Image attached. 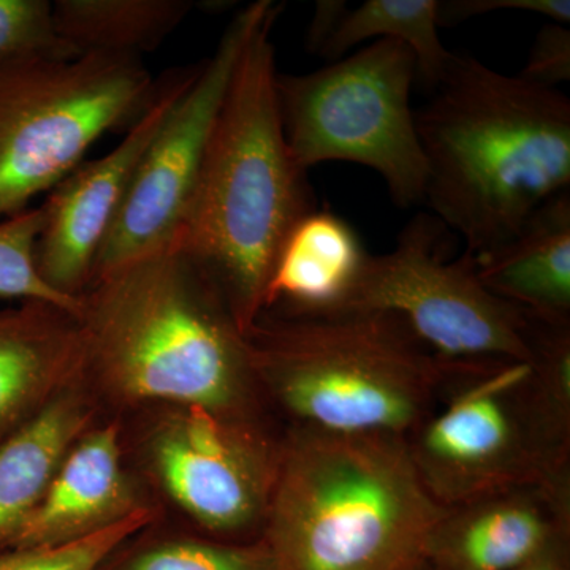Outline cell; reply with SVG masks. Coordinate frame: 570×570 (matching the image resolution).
Returning <instances> with one entry per match:
<instances>
[{
  "label": "cell",
  "mask_w": 570,
  "mask_h": 570,
  "mask_svg": "<svg viewBox=\"0 0 570 570\" xmlns=\"http://www.w3.org/2000/svg\"><path fill=\"white\" fill-rule=\"evenodd\" d=\"M197 69L178 71L157 85L153 102L122 140L99 159L78 165L41 205L37 268L59 294L78 298L91 283L97 255L126 200L142 154Z\"/></svg>",
  "instance_id": "cell-12"
},
{
  "label": "cell",
  "mask_w": 570,
  "mask_h": 570,
  "mask_svg": "<svg viewBox=\"0 0 570 570\" xmlns=\"http://www.w3.org/2000/svg\"><path fill=\"white\" fill-rule=\"evenodd\" d=\"M281 10L273 2L247 37L174 243L213 277L243 333L264 313L285 236L317 208L277 104L272 33Z\"/></svg>",
  "instance_id": "cell-3"
},
{
  "label": "cell",
  "mask_w": 570,
  "mask_h": 570,
  "mask_svg": "<svg viewBox=\"0 0 570 570\" xmlns=\"http://www.w3.org/2000/svg\"><path fill=\"white\" fill-rule=\"evenodd\" d=\"M346 7L347 3L340 2V0H336V2L335 0H330V2L324 0V2L316 3L313 21H311L309 29H307L306 45L309 51H321Z\"/></svg>",
  "instance_id": "cell-27"
},
{
  "label": "cell",
  "mask_w": 570,
  "mask_h": 570,
  "mask_svg": "<svg viewBox=\"0 0 570 570\" xmlns=\"http://www.w3.org/2000/svg\"><path fill=\"white\" fill-rule=\"evenodd\" d=\"M434 91L415 111L425 202L466 253H489L570 189L569 97L459 55Z\"/></svg>",
  "instance_id": "cell-2"
},
{
  "label": "cell",
  "mask_w": 570,
  "mask_h": 570,
  "mask_svg": "<svg viewBox=\"0 0 570 570\" xmlns=\"http://www.w3.org/2000/svg\"><path fill=\"white\" fill-rule=\"evenodd\" d=\"M439 0H366L346 7L317 55L335 62L367 40H396L417 59V78L436 89L455 55L439 37Z\"/></svg>",
  "instance_id": "cell-20"
},
{
  "label": "cell",
  "mask_w": 570,
  "mask_h": 570,
  "mask_svg": "<svg viewBox=\"0 0 570 570\" xmlns=\"http://www.w3.org/2000/svg\"><path fill=\"white\" fill-rule=\"evenodd\" d=\"M148 509L157 510L127 464L118 419L102 417L71 445L11 550L69 546Z\"/></svg>",
  "instance_id": "cell-14"
},
{
  "label": "cell",
  "mask_w": 570,
  "mask_h": 570,
  "mask_svg": "<svg viewBox=\"0 0 570 570\" xmlns=\"http://www.w3.org/2000/svg\"><path fill=\"white\" fill-rule=\"evenodd\" d=\"M569 543L562 539L512 570H569Z\"/></svg>",
  "instance_id": "cell-28"
},
{
  "label": "cell",
  "mask_w": 570,
  "mask_h": 570,
  "mask_svg": "<svg viewBox=\"0 0 570 570\" xmlns=\"http://www.w3.org/2000/svg\"><path fill=\"white\" fill-rule=\"evenodd\" d=\"M28 56L75 58L56 31L52 2L0 0V66Z\"/></svg>",
  "instance_id": "cell-24"
},
{
  "label": "cell",
  "mask_w": 570,
  "mask_h": 570,
  "mask_svg": "<svg viewBox=\"0 0 570 570\" xmlns=\"http://www.w3.org/2000/svg\"><path fill=\"white\" fill-rule=\"evenodd\" d=\"M562 539H570V479L444 508L422 561L430 570H512Z\"/></svg>",
  "instance_id": "cell-13"
},
{
  "label": "cell",
  "mask_w": 570,
  "mask_h": 570,
  "mask_svg": "<svg viewBox=\"0 0 570 570\" xmlns=\"http://www.w3.org/2000/svg\"><path fill=\"white\" fill-rule=\"evenodd\" d=\"M450 238L436 216L415 214L392 250L367 255L341 307L397 314L448 362H527L532 356L527 313L482 284L475 255L450 257Z\"/></svg>",
  "instance_id": "cell-10"
},
{
  "label": "cell",
  "mask_w": 570,
  "mask_h": 570,
  "mask_svg": "<svg viewBox=\"0 0 570 570\" xmlns=\"http://www.w3.org/2000/svg\"><path fill=\"white\" fill-rule=\"evenodd\" d=\"M78 298L80 382L102 417L154 404H194L279 425L265 406L246 335L227 299L179 247L96 277Z\"/></svg>",
  "instance_id": "cell-1"
},
{
  "label": "cell",
  "mask_w": 570,
  "mask_h": 570,
  "mask_svg": "<svg viewBox=\"0 0 570 570\" xmlns=\"http://www.w3.org/2000/svg\"><path fill=\"white\" fill-rule=\"evenodd\" d=\"M97 570H279L264 540L228 542L163 520L121 543Z\"/></svg>",
  "instance_id": "cell-21"
},
{
  "label": "cell",
  "mask_w": 570,
  "mask_h": 570,
  "mask_svg": "<svg viewBox=\"0 0 570 570\" xmlns=\"http://www.w3.org/2000/svg\"><path fill=\"white\" fill-rule=\"evenodd\" d=\"M118 419L127 464L159 510L228 542L262 539L283 426L194 404H154Z\"/></svg>",
  "instance_id": "cell-7"
},
{
  "label": "cell",
  "mask_w": 570,
  "mask_h": 570,
  "mask_svg": "<svg viewBox=\"0 0 570 570\" xmlns=\"http://www.w3.org/2000/svg\"><path fill=\"white\" fill-rule=\"evenodd\" d=\"M528 321L530 360L448 362L436 409L406 438L442 508L570 479V322Z\"/></svg>",
  "instance_id": "cell-6"
},
{
  "label": "cell",
  "mask_w": 570,
  "mask_h": 570,
  "mask_svg": "<svg viewBox=\"0 0 570 570\" xmlns=\"http://www.w3.org/2000/svg\"><path fill=\"white\" fill-rule=\"evenodd\" d=\"M281 426L407 438L436 409L448 360L384 311H264L245 333Z\"/></svg>",
  "instance_id": "cell-4"
},
{
  "label": "cell",
  "mask_w": 570,
  "mask_h": 570,
  "mask_svg": "<svg viewBox=\"0 0 570 570\" xmlns=\"http://www.w3.org/2000/svg\"><path fill=\"white\" fill-rule=\"evenodd\" d=\"M494 11H524L549 18L550 22L558 24L570 22L569 0H445L439 2V26L459 24Z\"/></svg>",
  "instance_id": "cell-26"
},
{
  "label": "cell",
  "mask_w": 570,
  "mask_h": 570,
  "mask_svg": "<svg viewBox=\"0 0 570 570\" xmlns=\"http://www.w3.org/2000/svg\"><path fill=\"white\" fill-rule=\"evenodd\" d=\"M190 0H56V31L75 55L137 58L193 13Z\"/></svg>",
  "instance_id": "cell-19"
},
{
  "label": "cell",
  "mask_w": 570,
  "mask_h": 570,
  "mask_svg": "<svg viewBox=\"0 0 570 570\" xmlns=\"http://www.w3.org/2000/svg\"><path fill=\"white\" fill-rule=\"evenodd\" d=\"M41 225V206L0 220V298L50 303L77 314L80 298L59 294L45 283L37 268L36 246Z\"/></svg>",
  "instance_id": "cell-22"
},
{
  "label": "cell",
  "mask_w": 570,
  "mask_h": 570,
  "mask_svg": "<svg viewBox=\"0 0 570 570\" xmlns=\"http://www.w3.org/2000/svg\"><path fill=\"white\" fill-rule=\"evenodd\" d=\"M442 512L406 438L285 426L262 540L279 570H404Z\"/></svg>",
  "instance_id": "cell-5"
},
{
  "label": "cell",
  "mask_w": 570,
  "mask_h": 570,
  "mask_svg": "<svg viewBox=\"0 0 570 570\" xmlns=\"http://www.w3.org/2000/svg\"><path fill=\"white\" fill-rule=\"evenodd\" d=\"M482 284L532 317L570 322V189L543 202L512 238L475 255Z\"/></svg>",
  "instance_id": "cell-16"
},
{
  "label": "cell",
  "mask_w": 570,
  "mask_h": 570,
  "mask_svg": "<svg viewBox=\"0 0 570 570\" xmlns=\"http://www.w3.org/2000/svg\"><path fill=\"white\" fill-rule=\"evenodd\" d=\"M140 59L28 56L0 66V220L31 208L156 96Z\"/></svg>",
  "instance_id": "cell-8"
},
{
  "label": "cell",
  "mask_w": 570,
  "mask_h": 570,
  "mask_svg": "<svg viewBox=\"0 0 570 570\" xmlns=\"http://www.w3.org/2000/svg\"><path fill=\"white\" fill-rule=\"evenodd\" d=\"M404 570H430V569L426 568L425 562L420 560V561L415 562V564L409 566V568H406Z\"/></svg>",
  "instance_id": "cell-29"
},
{
  "label": "cell",
  "mask_w": 570,
  "mask_h": 570,
  "mask_svg": "<svg viewBox=\"0 0 570 570\" xmlns=\"http://www.w3.org/2000/svg\"><path fill=\"white\" fill-rule=\"evenodd\" d=\"M157 520V510H141L110 530L69 546L7 550L0 553V570H97L121 543Z\"/></svg>",
  "instance_id": "cell-23"
},
{
  "label": "cell",
  "mask_w": 570,
  "mask_h": 570,
  "mask_svg": "<svg viewBox=\"0 0 570 570\" xmlns=\"http://www.w3.org/2000/svg\"><path fill=\"white\" fill-rule=\"evenodd\" d=\"M100 419L78 382L0 445V553L13 549L67 452Z\"/></svg>",
  "instance_id": "cell-18"
},
{
  "label": "cell",
  "mask_w": 570,
  "mask_h": 570,
  "mask_svg": "<svg viewBox=\"0 0 570 570\" xmlns=\"http://www.w3.org/2000/svg\"><path fill=\"white\" fill-rule=\"evenodd\" d=\"M367 255L346 219L330 209L307 213L285 236L277 253L264 311L337 309L351 295Z\"/></svg>",
  "instance_id": "cell-17"
},
{
  "label": "cell",
  "mask_w": 570,
  "mask_h": 570,
  "mask_svg": "<svg viewBox=\"0 0 570 570\" xmlns=\"http://www.w3.org/2000/svg\"><path fill=\"white\" fill-rule=\"evenodd\" d=\"M417 59L376 40L305 75L277 73L285 141L299 168L352 163L376 171L400 208L425 202L426 163L411 91Z\"/></svg>",
  "instance_id": "cell-9"
},
{
  "label": "cell",
  "mask_w": 570,
  "mask_h": 570,
  "mask_svg": "<svg viewBox=\"0 0 570 570\" xmlns=\"http://www.w3.org/2000/svg\"><path fill=\"white\" fill-rule=\"evenodd\" d=\"M77 314L43 302L0 309V445L81 379Z\"/></svg>",
  "instance_id": "cell-15"
},
{
  "label": "cell",
  "mask_w": 570,
  "mask_h": 570,
  "mask_svg": "<svg viewBox=\"0 0 570 570\" xmlns=\"http://www.w3.org/2000/svg\"><path fill=\"white\" fill-rule=\"evenodd\" d=\"M523 80L558 89L570 81V31L564 24L549 22L535 36L527 66L519 73Z\"/></svg>",
  "instance_id": "cell-25"
},
{
  "label": "cell",
  "mask_w": 570,
  "mask_h": 570,
  "mask_svg": "<svg viewBox=\"0 0 570 570\" xmlns=\"http://www.w3.org/2000/svg\"><path fill=\"white\" fill-rule=\"evenodd\" d=\"M272 6V0H258L245 7L225 29L212 58L198 63L193 81L142 154L126 200L97 255L92 279L174 245L236 62L247 37Z\"/></svg>",
  "instance_id": "cell-11"
}]
</instances>
